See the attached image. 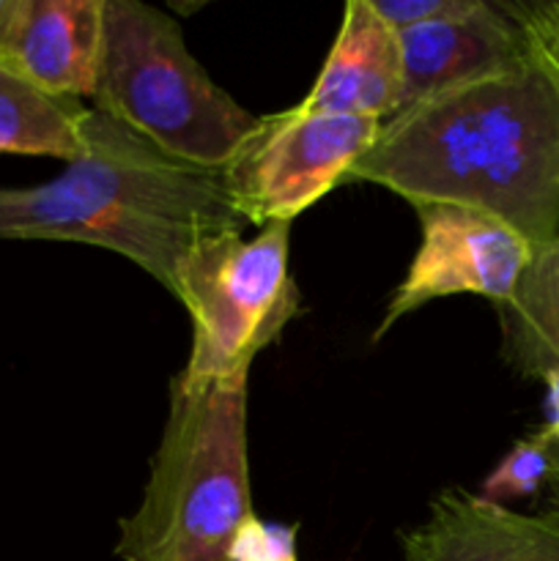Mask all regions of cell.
<instances>
[{
    "instance_id": "1",
    "label": "cell",
    "mask_w": 559,
    "mask_h": 561,
    "mask_svg": "<svg viewBox=\"0 0 559 561\" xmlns=\"http://www.w3.org/2000/svg\"><path fill=\"white\" fill-rule=\"evenodd\" d=\"M515 5L524 58L384 121L349 181L477 208L537 250L559 236V3Z\"/></svg>"
},
{
    "instance_id": "2",
    "label": "cell",
    "mask_w": 559,
    "mask_h": 561,
    "mask_svg": "<svg viewBox=\"0 0 559 561\" xmlns=\"http://www.w3.org/2000/svg\"><path fill=\"white\" fill-rule=\"evenodd\" d=\"M223 170L168 157L91 110L85 151L38 186H0V239L71 241L124 255L175 296L201 241L241 233Z\"/></svg>"
},
{
    "instance_id": "3",
    "label": "cell",
    "mask_w": 559,
    "mask_h": 561,
    "mask_svg": "<svg viewBox=\"0 0 559 561\" xmlns=\"http://www.w3.org/2000/svg\"><path fill=\"white\" fill-rule=\"evenodd\" d=\"M247 376L175 378L142 502L121 520L124 561H228L252 518Z\"/></svg>"
},
{
    "instance_id": "4",
    "label": "cell",
    "mask_w": 559,
    "mask_h": 561,
    "mask_svg": "<svg viewBox=\"0 0 559 561\" xmlns=\"http://www.w3.org/2000/svg\"><path fill=\"white\" fill-rule=\"evenodd\" d=\"M93 110L168 157L208 170H223L261 124L206 75L179 22L140 0H104Z\"/></svg>"
},
{
    "instance_id": "5",
    "label": "cell",
    "mask_w": 559,
    "mask_h": 561,
    "mask_svg": "<svg viewBox=\"0 0 559 561\" xmlns=\"http://www.w3.org/2000/svg\"><path fill=\"white\" fill-rule=\"evenodd\" d=\"M288 236V222H274L252 239L214 236L186 255L175 299L190 316L192 348L179 378L203 383L247 376L255 356L299 316Z\"/></svg>"
},
{
    "instance_id": "6",
    "label": "cell",
    "mask_w": 559,
    "mask_h": 561,
    "mask_svg": "<svg viewBox=\"0 0 559 561\" xmlns=\"http://www.w3.org/2000/svg\"><path fill=\"white\" fill-rule=\"evenodd\" d=\"M378 131V121L316 113L301 104L261 115L255 135L223 168L225 184L247 225H290L349 181Z\"/></svg>"
},
{
    "instance_id": "7",
    "label": "cell",
    "mask_w": 559,
    "mask_h": 561,
    "mask_svg": "<svg viewBox=\"0 0 559 561\" xmlns=\"http://www.w3.org/2000/svg\"><path fill=\"white\" fill-rule=\"evenodd\" d=\"M411 208L420 219V247L373 340L444 296L475 294L497 307L504 305L535 255V247L518 230L486 211L455 203H417Z\"/></svg>"
},
{
    "instance_id": "8",
    "label": "cell",
    "mask_w": 559,
    "mask_h": 561,
    "mask_svg": "<svg viewBox=\"0 0 559 561\" xmlns=\"http://www.w3.org/2000/svg\"><path fill=\"white\" fill-rule=\"evenodd\" d=\"M398 42L403 85L392 115L453 88L502 75L526 55V31L518 5L493 0H475L466 14L453 20L400 31Z\"/></svg>"
},
{
    "instance_id": "9",
    "label": "cell",
    "mask_w": 559,
    "mask_h": 561,
    "mask_svg": "<svg viewBox=\"0 0 559 561\" xmlns=\"http://www.w3.org/2000/svg\"><path fill=\"white\" fill-rule=\"evenodd\" d=\"M104 49V0H20L0 60L38 91L93 99Z\"/></svg>"
},
{
    "instance_id": "10",
    "label": "cell",
    "mask_w": 559,
    "mask_h": 561,
    "mask_svg": "<svg viewBox=\"0 0 559 561\" xmlns=\"http://www.w3.org/2000/svg\"><path fill=\"white\" fill-rule=\"evenodd\" d=\"M406 561H559V520L521 515L466 491L438 493L403 537Z\"/></svg>"
},
{
    "instance_id": "11",
    "label": "cell",
    "mask_w": 559,
    "mask_h": 561,
    "mask_svg": "<svg viewBox=\"0 0 559 561\" xmlns=\"http://www.w3.org/2000/svg\"><path fill=\"white\" fill-rule=\"evenodd\" d=\"M403 85L398 33L373 11L370 0H349L332 49L301 107L354 115L384 124Z\"/></svg>"
},
{
    "instance_id": "12",
    "label": "cell",
    "mask_w": 559,
    "mask_h": 561,
    "mask_svg": "<svg viewBox=\"0 0 559 561\" xmlns=\"http://www.w3.org/2000/svg\"><path fill=\"white\" fill-rule=\"evenodd\" d=\"M497 312L504 359L526 378L559 376V236L537 247L513 296Z\"/></svg>"
},
{
    "instance_id": "13",
    "label": "cell",
    "mask_w": 559,
    "mask_h": 561,
    "mask_svg": "<svg viewBox=\"0 0 559 561\" xmlns=\"http://www.w3.org/2000/svg\"><path fill=\"white\" fill-rule=\"evenodd\" d=\"M91 110L38 91L0 60V153L71 162L85 151Z\"/></svg>"
},
{
    "instance_id": "14",
    "label": "cell",
    "mask_w": 559,
    "mask_h": 561,
    "mask_svg": "<svg viewBox=\"0 0 559 561\" xmlns=\"http://www.w3.org/2000/svg\"><path fill=\"white\" fill-rule=\"evenodd\" d=\"M548 477V438L546 433L537 431L535 436L521 438L502 460L497 469L482 482V499L493 504H504L507 499L532 496L540 488H546Z\"/></svg>"
},
{
    "instance_id": "15",
    "label": "cell",
    "mask_w": 559,
    "mask_h": 561,
    "mask_svg": "<svg viewBox=\"0 0 559 561\" xmlns=\"http://www.w3.org/2000/svg\"><path fill=\"white\" fill-rule=\"evenodd\" d=\"M228 561H299L296 526L266 524L252 515L236 535Z\"/></svg>"
},
{
    "instance_id": "16",
    "label": "cell",
    "mask_w": 559,
    "mask_h": 561,
    "mask_svg": "<svg viewBox=\"0 0 559 561\" xmlns=\"http://www.w3.org/2000/svg\"><path fill=\"white\" fill-rule=\"evenodd\" d=\"M370 5L395 33H400L466 14L475 0H370Z\"/></svg>"
},
{
    "instance_id": "17",
    "label": "cell",
    "mask_w": 559,
    "mask_h": 561,
    "mask_svg": "<svg viewBox=\"0 0 559 561\" xmlns=\"http://www.w3.org/2000/svg\"><path fill=\"white\" fill-rule=\"evenodd\" d=\"M543 491H546V513L543 515L559 520V442H551V438H548V477Z\"/></svg>"
},
{
    "instance_id": "18",
    "label": "cell",
    "mask_w": 559,
    "mask_h": 561,
    "mask_svg": "<svg viewBox=\"0 0 559 561\" xmlns=\"http://www.w3.org/2000/svg\"><path fill=\"white\" fill-rule=\"evenodd\" d=\"M543 383H546V389H548V403H546L548 422L540 427V431L546 433L551 442H559V376L546 378Z\"/></svg>"
},
{
    "instance_id": "19",
    "label": "cell",
    "mask_w": 559,
    "mask_h": 561,
    "mask_svg": "<svg viewBox=\"0 0 559 561\" xmlns=\"http://www.w3.org/2000/svg\"><path fill=\"white\" fill-rule=\"evenodd\" d=\"M16 5H20V0H0V53H3L5 38H9L11 33V25H14Z\"/></svg>"
}]
</instances>
